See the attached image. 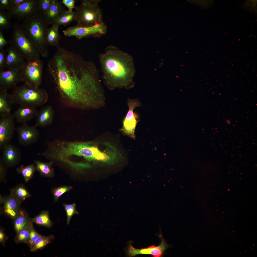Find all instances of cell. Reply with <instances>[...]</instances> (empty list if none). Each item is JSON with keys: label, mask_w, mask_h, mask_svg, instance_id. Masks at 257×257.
Returning <instances> with one entry per match:
<instances>
[{"label": "cell", "mask_w": 257, "mask_h": 257, "mask_svg": "<svg viewBox=\"0 0 257 257\" xmlns=\"http://www.w3.org/2000/svg\"><path fill=\"white\" fill-rule=\"evenodd\" d=\"M7 58L6 50L0 49V72L4 71V69L6 68Z\"/></svg>", "instance_id": "cell-35"}, {"label": "cell", "mask_w": 257, "mask_h": 257, "mask_svg": "<svg viewBox=\"0 0 257 257\" xmlns=\"http://www.w3.org/2000/svg\"><path fill=\"white\" fill-rule=\"evenodd\" d=\"M54 0H37L38 10L43 13L46 11L51 6Z\"/></svg>", "instance_id": "cell-33"}, {"label": "cell", "mask_w": 257, "mask_h": 257, "mask_svg": "<svg viewBox=\"0 0 257 257\" xmlns=\"http://www.w3.org/2000/svg\"><path fill=\"white\" fill-rule=\"evenodd\" d=\"M161 237V243L157 246H153L148 248L138 249L134 248L130 244L127 250V254L129 257L135 256L140 254H150L154 257H161L168 246L163 238L162 237Z\"/></svg>", "instance_id": "cell-14"}, {"label": "cell", "mask_w": 257, "mask_h": 257, "mask_svg": "<svg viewBox=\"0 0 257 257\" xmlns=\"http://www.w3.org/2000/svg\"><path fill=\"white\" fill-rule=\"evenodd\" d=\"M16 198L21 200H24L30 196V195L24 187H19L16 188L12 193Z\"/></svg>", "instance_id": "cell-31"}, {"label": "cell", "mask_w": 257, "mask_h": 257, "mask_svg": "<svg viewBox=\"0 0 257 257\" xmlns=\"http://www.w3.org/2000/svg\"><path fill=\"white\" fill-rule=\"evenodd\" d=\"M9 43V41L5 39L2 32L0 31V49L3 48L5 46Z\"/></svg>", "instance_id": "cell-40"}, {"label": "cell", "mask_w": 257, "mask_h": 257, "mask_svg": "<svg viewBox=\"0 0 257 257\" xmlns=\"http://www.w3.org/2000/svg\"><path fill=\"white\" fill-rule=\"evenodd\" d=\"M12 95L14 104L37 108L47 101L48 95L44 89L25 83L16 86Z\"/></svg>", "instance_id": "cell-4"}, {"label": "cell", "mask_w": 257, "mask_h": 257, "mask_svg": "<svg viewBox=\"0 0 257 257\" xmlns=\"http://www.w3.org/2000/svg\"><path fill=\"white\" fill-rule=\"evenodd\" d=\"M11 9V0H0V10L8 11Z\"/></svg>", "instance_id": "cell-37"}, {"label": "cell", "mask_w": 257, "mask_h": 257, "mask_svg": "<svg viewBox=\"0 0 257 257\" xmlns=\"http://www.w3.org/2000/svg\"><path fill=\"white\" fill-rule=\"evenodd\" d=\"M31 222L27 227L24 228L18 233L16 237V240L18 242H27L29 239Z\"/></svg>", "instance_id": "cell-30"}, {"label": "cell", "mask_w": 257, "mask_h": 257, "mask_svg": "<svg viewBox=\"0 0 257 257\" xmlns=\"http://www.w3.org/2000/svg\"><path fill=\"white\" fill-rule=\"evenodd\" d=\"M35 125H30L27 123L22 124L16 128L19 143L23 146H27L36 142L39 133Z\"/></svg>", "instance_id": "cell-12"}, {"label": "cell", "mask_w": 257, "mask_h": 257, "mask_svg": "<svg viewBox=\"0 0 257 257\" xmlns=\"http://www.w3.org/2000/svg\"><path fill=\"white\" fill-rule=\"evenodd\" d=\"M65 10V7L61 2L57 0H54L50 6L44 14L49 24L54 19Z\"/></svg>", "instance_id": "cell-23"}, {"label": "cell", "mask_w": 257, "mask_h": 257, "mask_svg": "<svg viewBox=\"0 0 257 257\" xmlns=\"http://www.w3.org/2000/svg\"><path fill=\"white\" fill-rule=\"evenodd\" d=\"M226 121L227 122V123L228 124H230V120H226Z\"/></svg>", "instance_id": "cell-42"}, {"label": "cell", "mask_w": 257, "mask_h": 257, "mask_svg": "<svg viewBox=\"0 0 257 257\" xmlns=\"http://www.w3.org/2000/svg\"><path fill=\"white\" fill-rule=\"evenodd\" d=\"M74 0H63L61 1L65 6L68 9V10L71 11H73V9L76 8L74 6L75 3L77 1Z\"/></svg>", "instance_id": "cell-38"}, {"label": "cell", "mask_w": 257, "mask_h": 257, "mask_svg": "<svg viewBox=\"0 0 257 257\" xmlns=\"http://www.w3.org/2000/svg\"><path fill=\"white\" fill-rule=\"evenodd\" d=\"M63 205L66 212L67 223L68 224L72 216L74 214H78L79 213L76 210L75 203L70 204H64Z\"/></svg>", "instance_id": "cell-32"}, {"label": "cell", "mask_w": 257, "mask_h": 257, "mask_svg": "<svg viewBox=\"0 0 257 257\" xmlns=\"http://www.w3.org/2000/svg\"><path fill=\"white\" fill-rule=\"evenodd\" d=\"M32 221L36 223L48 227H50L52 223L50 221L49 213L47 211L42 212L40 214L32 219Z\"/></svg>", "instance_id": "cell-27"}, {"label": "cell", "mask_w": 257, "mask_h": 257, "mask_svg": "<svg viewBox=\"0 0 257 257\" xmlns=\"http://www.w3.org/2000/svg\"><path fill=\"white\" fill-rule=\"evenodd\" d=\"M54 112L50 106L43 107L38 112L35 124L37 127H44L50 124L54 118Z\"/></svg>", "instance_id": "cell-18"}, {"label": "cell", "mask_w": 257, "mask_h": 257, "mask_svg": "<svg viewBox=\"0 0 257 257\" xmlns=\"http://www.w3.org/2000/svg\"><path fill=\"white\" fill-rule=\"evenodd\" d=\"M37 0H27L19 6L7 11L11 17L19 21H25L36 15L39 12Z\"/></svg>", "instance_id": "cell-11"}, {"label": "cell", "mask_w": 257, "mask_h": 257, "mask_svg": "<svg viewBox=\"0 0 257 257\" xmlns=\"http://www.w3.org/2000/svg\"><path fill=\"white\" fill-rule=\"evenodd\" d=\"M13 32L11 46L15 49L23 56L26 62L33 61L40 58V55L32 42L22 29L18 22L12 25Z\"/></svg>", "instance_id": "cell-6"}, {"label": "cell", "mask_w": 257, "mask_h": 257, "mask_svg": "<svg viewBox=\"0 0 257 257\" xmlns=\"http://www.w3.org/2000/svg\"><path fill=\"white\" fill-rule=\"evenodd\" d=\"M43 65L40 58L26 62L20 70L22 82L39 87L42 81Z\"/></svg>", "instance_id": "cell-7"}, {"label": "cell", "mask_w": 257, "mask_h": 257, "mask_svg": "<svg viewBox=\"0 0 257 257\" xmlns=\"http://www.w3.org/2000/svg\"><path fill=\"white\" fill-rule=\"evenodd\" d=\"M20 82L22 79L20 70L8 69L0 72V90H8L14 88Z\"/></svg>", "instance_id": "cell-13"}, {"label": "cell", "mask_w": 257, "mask_h": 257, "mask_svg": "<svg viewBox=\"0 0 257 257\" xmlns=\"http://www.w3.org/2000/svg\"><path fill=\"white\" fill-rule=\"evenodd\" d=\"M29 237L27 242L31 247L36 240L41 235L38 233L34 229L31 223L30 227Z\"/></svg>", "instance_id": "cell-36"}, {"label": "cell", "mask_w": 257, "mask_h": 257, "mask_svg": "<svg viewBox=\"0 0 257 257\" xmlns=\"http://www.w3.org/2000/svg\"><path fill=\"white\" fill-rule=\"evenodd\" d=\"M128 110L122 121L121 131L124 134L133 139L135 138V130L139 121L137 114L133 112L136 108L140 106L141 104L138 99H128Z\"/></svg>", "instance_id": "cell-8"}, {"label": "cell", "mask_w": 257, "mask_h": 257, "mask_svg": "<svg viewBox=\"0 0 257 257\" xmlns=\"http://www.w3.org/2000/svg\"><path fill=\"white\" fill-rule=\"evenodd\" d=\"M36 170L42 175L45 177H52L54 175V170L52 167V163H45L39 160H35Z\"/></svg>", "instance_id": "cell-24"}, {"label": "cell", "mask_w": 257, "mask_h": 257, "mask_svg": "<svg viewBox=\"0 0 257 257\" xmlns=\"http://www.w3.org/2000/svg\"><path fill=\"white\" fill-rule=\"evenodd\" d=\"M14 114L11 113L0 116V148L9 144L15 130Z\"/></svg>", "instance_id": "cell-10"}, {"label": "cell", "mask_w": 257, "mask_h": 257, "mask_svg": "<svg viewBox=\"0 0 257 257\" xmlns=\"http://www.w3.org/2000/svg\"><path fill=\"white\" fill-rule=\"evenodd\" d=\"M27 0H11V9L15 8L19 6Z\"/></svg>", "instance_id": "cell-39"}, {"label": "cell", "mask_w": 257, "mask_h": 257, "mask_svg": "<svg viewBox=\"0 0 257 257\" xmlns=\"http://www.w3.org/2000/svg\"><path fill=\"white\" fill-rule=\"evenodd\" d=\"M59 26L53 24L51 27L48 28L47 31L46 41L48 45L60 48L59 42L60 36L59 31Z\"/></svg>", "instance_id": "cell-21"}, {"label": "cell", "mask_w": 257, "mask_h": 257, "mask_svg": "<svg viewBox=\"0 0 257 257\" xmlns=\"http://www.w3.org/2000/svg\"><path fill=\"white\" fill-rule=\"evenodd\" d=\"M11 17L5 10H0V31L12 27L10 19Z\"/></svg>", "instance_id": "cell-29"}, {"label": "cell", "mask_w": 257, "mask_h": 257, "mask_svg": "<svg viewBox=\"0 0 257 257\" xmlns=\"http://www.w3.org/2000/svg\"><path fill=\"white\" fill-rule=\"evenodd\" d=\"M53 236L46 237L41 236L30 247V251H34L43 248L54 239Z\"/></svg>", "instance_id": "cell-28"}, {"label": "cell", "mask_w": 257, "mask_h": 257, "mask_svg": "<svg viewBox=\"0 0 257 257\" xmlns=\"http://www.w3.org/2000/svg\"><path fill=\"white\" fill-rule=\"evenodd\" d=\"M38 112L36 107L20 105L13 114L17 121L23 124L36 117Z\"/></svg>", "instance_id": "cell-17"}, {"label": "cell", "mask_w": 257, "mask_h": 257, "mask_svg": "<svg viewBox=\"0 0 257 257\" xmlns=\"http://www.w3.org/2000/svg\"><path fill=\"white\" fill-rule=\"evenodd\" d=\"M36 170L35 166L31 164L26 166L21 165L16 169L18 173L21 174L26 182H28L32 177Z\"/></svg>", "instance_id": "cell-26"}, {"label": "cell", "mask_w": 257, "mask_h": 257, "mask_svg": "<svg viewBox=\"0 0 257 257\" xmlns=\"http://www.w3.org/2000/svg\"><path fill=\"white\" fill-rule=\"evenodd\" d=\"M81 4L75 9L76 25L82 27L92 26L103 22L102 11L99 0H81Z\"/></svg>", "instance_id": "cell-5"}, {"label": "cell", "mask_w": 257, "mask_h": 257, "mask_svg": "<svg viewBox=\"0 0 257 257\" xmlns=\"http://www.w3.org/2000/svg\"><path fill=\"white\" fill-rule=\"evenodd\" d=\"M14 104L12 94L7 90H0V116L11 113Z\"/></svg>", "instance_id": "cell-19"}, {"label": "cell", "mask_w": 257, "mask_h": 257, "mask_svg": "<svg viewBox=\"0 0 257 257\" xmlns=\"http://www.w3.org/2000/svg\"><path fill=\"white\" fill-rule=\"evenodd\" d=\"M30 222L26 214L20 211L15 221V228L17 233L28 226Z\"/></svg>", "instance_id": "cell-25"}, {"label": "cell", "mask_w": 257, "mask_h": 257, "mask_svg": "<svg viewBox=\"0 0 257 257\" xmlns=\"http://www.w3.org/2000/svg\"><path fill=\"white\" fill-rule=\"evenodd\" d=\"M76 18L75 11L65 10L54 19L49 24H55L59 26L61 25L66 26L73 21L75 20Z\"/></svg>", "instance_id": "cell-22"}, {"label": "cell", "mask_w": 257, "mask_h": 257, "mask_svg": "<svg viewBox=\"0 0 257 257\" xmlns=\"http://www.w3.org/2000/svg\"><path fill=\"white\" fill-rule=\"evenodd\" d=\"M23 30L35 46L40 55H49L46 36L49 23L43 13L39 12L34 16L20 24Z\"/></svg>", "instance_id": "cell-3"}, {"label": "cell", "mask_w": 257, "mask_h": 257, "mask_svg": "<svg viewBox=\"0 0 257 257\" xmlns=\"http://www.w3.org/2000/svg\"><path fill=\"white\" fill-rule=\"evenodd\" d=\"M20 201L11 194L5 202L4 206L5 212L11 217H16L20 212L19 208Z\"/></svg>", "instance_id": "cell-20"}, {"label": "cell", "mask_w": 257, "mask_h": 257, "mask_svg": "<svg viewBox=\"0 0 257 257\" xmlns=\"http://www.w3.org/2000/svg\"><path fill=\"white\" fill-rule=\"evenodd\" d=\"M99 59L104 81L109 89L133 87L135 70L131 55L112 46L100 54Z\"/></svg>", "instance_id": "cell-2"}, {"label": "cell", "mask_w": 257, "mask_h": 257, "mask_svg": "<svg viewBox=\"0 0 257 257\" xmlns=\"http://www.w3.org/2000/svg\"><path fill=\"white\" fill-rule=\"evenodd\" d=\"M48 67L62 100L68 106L95 109L105 104L104 91L92 62L60 47Z\"/></svg>", "instance_id": "cell-1"}, {"label": "cell", "mask_w": 257, "mask_h": 257, "mask_svg": "<svg viewBox=\"0 0 257 257\" xmlns=\"http://www.w3.org/2000/svg\"><path fill=\"white\" fill-rule=\"evenodd\" d=\"M2 158L4 164L8 167L14 166L18 164L21 158L20 151L16 146L10 144L3 148Z\"/></svg>", "instance_id": "cell-15"}, {"label": "cell", "mask_w": 257, "mask_h": 257, "mask_svg": "<svg viewBox=\"0 0 257 257\" xmlns=\"http://www.w3.org/2000/svg\"><path fill=\"white\" fill-rule=\"evenodd\" d=\"M72 188L71 186H64L54 189L53 191L54 199L57 201L59 198L65 193L69 191Z\"/></svg>", "instance_id": "cell-34"}, {"label": "cell", "mask_w": 257, "mask_h": 257, "mask_svg": "<svg viewBox=\"0 0 257 257\" xmlns=\"http://www.w3.org/2000/svg\"><path fill=\"white\" fill-rule=\"evenodd\" d=\"M5 235L2 230L0 229V242H2L5 238Z\"/></svg>", "instance_id": "cell-41"}, {"label": "cell", "mask_w": 257, "mask_h": 257, "mask_svg": "<svg viewBox=\"0 0 257 257\" xmlns=\"http://www.w3.org/2000/svg\"><path fill=\"white\" fill-rule=\"evenodd\" d=\"M6 50L7 56L6 68L8 69L20 71L26 62L23 57L15 49L11 46Z\"/></svg>", "instance_id": "cell-16"}, {"label": "cell", "mask_w": 257, "mask_h": 257, "mask_svg": "<svg viewBox=\"0 0 257 257\" xmlns=\"http://www.w3.org/2000/svg\"><path fill=\"white\" fill-rule=\"evenodd\" d=\"M107 30V26L103 22L92 26L82 27L76 25L68 28L63 32L65 36H75L77 39L80 40L90 36L104 35Z\"/></svg>", "instance_id": "cell-9"}]
</instances>
